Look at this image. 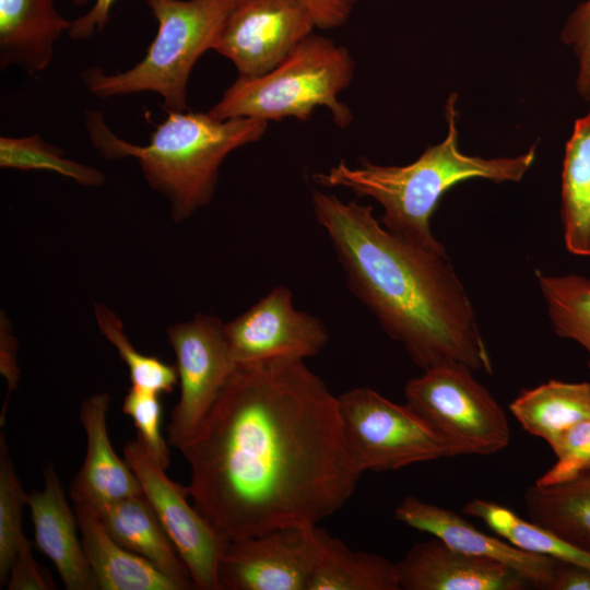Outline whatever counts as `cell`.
<instances>
[{
    "mask_svg": "<svg viewBox=\"0 0 590 590\" xmlns=\"http://www.w3.org/2000/svg\"><path fill=\"white\" fill-rule=\"evenodd\" d=\"M180 451L193 507L227 542L318 524L344 506L362 474L338 397L303 359L236 364Z\"/></svg>",
    "mask_w": 590,
    "mask_h": 590,
    "instance_id": "obj_1",
    "label": "cell"
},
{
    "mask_svg": "<svg viewBox=\"0 0 590 590\" xmlns=\"http://www.w3.org/2000/svg\"><path fill=\"white\" fill-rule=\"evenodd\" d=\"M311 202L350 290L418 367L457 362L492 373L475 311L447 256L391 233L370 205L318 190Z\"/></svg>",
    "mask_w": 590,
    "mask_h": 590,
    "instance_id": "obj_2",
    "label": "cell"
},
{
    "mask_svg": "<svg viewBox=\"0 0 590 590\" xmlns=\"http://www.w3.org/2000/svg\"><path fill=\"white\" fill-rule=\"evenodd\" d=\"M457 94L445 105L448 132L414 162L378 165L362 158L358 166L341 161L312 180L324 188H344L376 200L384 213L380 223L391 233L426 250L446 255L430 231V217L441 197L459 182L483 178L494 182L520 181L535 160L536 145L511 157L485 158L463 153L458 143Z\"/></svg>",
    "mask_w": 590,
    "mask_h": 590,
    "instance_id": "obj_3",
    "label": "cell"
},
{
    "mask_svg": "<svg viewBox=\"0 0 590 590\" xmlns=\"http://www.w3.org/2000/svg\"><path fill=\"white\" fill-rule=\"evenodd\" d=\"M267 126L268 121L256 118L216 120L209 113L167 111L149 143L138 145L116 135L99 111L85 110V127L95 150L109 161L135 158L151 189L167 199L177 223L210 203L224 160L260 140Z\"/></svg>",
    "mask_w": 590,
    "mask_h": 590,
    "instance_id": "obj_4",
    "label": "cell"
},
{
    "mask_svg": "<svg viewBox=\"0 0 590 590\" xmlns=\"http://www.w3.org/2000/svg\"><path fill=\"white\" fill-rule=\"evenodd\" d=\"M354 69L347 48L310 34L266 74L238 75L208 113L216 120H307L317 107H326L335 125L345 128L353 115L339 96L350 85Z\"/></svg>",
    "mask_w": 590,
    "mask_h": 590,
    "instance_id": "obj_5",
    "label": "cell"
},
{
    "mask_svg": "<svg viewBox=\"0 0 590 590\" xmlns=\"http://www.w3.org/2000/svg\"><path fill=\"white\" fill-rule=\"evenodd\" d=\"M237 0H145L157 33L143 59L123 72L83 71L86 90L99 98L155 93L166 111H186L188 82L198 59L213 49Z\"/></svg>",
    "mask_w": 590,
    "mask_h": 590,
    "instance_id": "obj_6",
    "label": "cell"
},
{
    "mask_svg": "<svg viewBox=\"0 0 590 590\" xmlns=\"http://www.w3.org/2000/svg\"><path fill=\"white\" fill-rule=\"evenodd\" d=\"M467 365L441 363L410 379L406 403L444 439L449 457L491 456L510 441L504 409Z\"/></svg>",
    "mask_w": 590,
    "mask_h": 590,
    "instance_id": "obj_7",
    "label": "cell"
},
{
    "mask_svg": "<svg viewBox=\"0 0 590 590\" xmlns=\"http://www.w3.org/2000/svg\"><path fill=\"white\" fill-rule=\"evenodd\" d=\"M338 399L344 437L362 473L449 457L444 439L408 403H394L369 388Z\"/></svg>",
    "mask_w": 590,
    "mask_h": 590,
    "instance_id": "obj_8",
    "label": "cell"
},
{
    "mask_svg": "<svg viewBox=\"0 0 590 590\" xmlns=\"http://www.w3.org/2000/svg\"><path fill=\"white\" fill-rule=\"evenodd\" d=\"M223 324L215 316L198 312L191 320L177 322L166 330L176 355L180 387L166 428V440L179 451L191 439L236 366Z\"/></svg>",
    "mask_w": 590,
    "mask_h": 590,
    "instance_id": "obj_9",
    "label": "cell"
},
{
    "mask_svg": "<svg viewBox=\"0 0 590 590\" xmlns=\"http://www.w3.org/2000/svg\"><path fill=\"white\" fill-rule=\"evenodd\" d=\"M329 534L295 524L228 542L219 563L222 590H307Z\"/></svg>",
    "mask_w": 590,
    "mask_h": 590,
    "instance_id": "obj_10",
    "label": "cell"
},
{
    "mask_svg": "<svg viewBox=\"0 0 590 590\" xmlns=\"http://www.w3.org/2000/svg\"><path fill=\"white\" fill-rule=\"evenodd\" d=\"M123 456L188 567L196 589L222 590L219 563L228 542L189 505L187 487L173 482L138 438L126 444Z\"/></svg>",
    "mask_w": 590,
    "mask_h": 590,
    "instance_id": "obj_11",
    "label": "cell"
},
{
    "mask_svg": "<svg viewBox=\"0 0 590 590\" xmlns=\"http://www.w3.org/2000/svg\"><path fill=\"white\" fill-rule=\"evenodd\" d=\"M315 27L297 0H237L213 50L231 60L238 75L260 76L279 66Z\"/></svg>",
    "mask_w": 590,
    "mask_h": 590,
    "instance_id": "obj_12",
    "label": "cell"
},
{
    "mask_svg": "<svg viewBox=\"0 0 590 590\" xmlns=\"http://www.w3.org/2000/svg\"><path fill=\"white\" fill-rule=\"evenodd\" d=\"M223 333L236 364L271 358L304 361L317 355L329 341L321 319L296 309L285 286H275L224 323Z\"/></svg>",
    "mask_w": 590,
    "mask_h": 590,
    "instance_id": "obj_13",
    "label": "cell"
},
{
    "mask_svg": "<svg viewBox=\"0 0 590 590\" xmlns=\"http://www.w3.org/2000/svg\"><path fill=\"white\" fill-rule=\"evenodd\" d=\"M394 518L434 535L456 551L498 562L517 571L534 588L551 590L556 559L523 551L503 538L484 533L450 509L408 496L397 506Z\"/></svg>",
    "mask_w": 590,
    "mask_h": 590,
    "instance_id": "obj_14",
    "label": "cell"
},
{
    "mask_svg": "<svg viewBox=\"0 0 590 590\" xmlns=\"http://www.w3.org/2000/svg\"><path fill=\"white\" fill-rule=\"evenodd\" d=\"M400 590H526L530 582L491 559L456 551L437 538L415 543L396 564Z\"/></svg>",
    "mask_w": 590,
    "mask_h": 590,
    "instance_id": "obj_15",
    "label": "cell"
},
{
    "mask_svg": "<svg viewBox=\"0 0 590 590\" xmlns=\"http://www.w3.org/2000/svg\"><path fill=\"white\" fill-rule=\"evenodd\" d=\"M44 488L28 495L37 547L54 563L68 590H97L98 585L79 541L73 515L51 464L44 468Z\"/></svg>",
    "mask_w": 590,
    "mask_h": 590,
    "instance_id": "obj_16",
    "label": "cell"
},
{
    "mask_svg": "<svg viewBox=\"0 0 590 590\" xmlns=\"http://www.w3.org/2000/svg\"><path fill=\"white\" fill-rule=\"evenodd\" d=\"M110 396L95 393L85 399L80 420L86 434V456L69 486L72 500L95 503L143 495L142 486L128 465L114 451L107 429Z\"/></svg>",
    "mask_w": 590,
    "mask_h": 590,
    "instance_id": "obj_17",
    "label": "cell"
},
{
    "mask_svg": "<svg viewBox=\"0 0 590 590\" xmlns=\"http://www.w3.org/2000/svg\"><path fill=\"white\" fill-rule=\"evenodd\" d=\"M88 505L117 543L145 557L181 590L196 589L188 567L144 494Z\"/></svg>",
    "mask_w": 590,
    "mask_h": 590,
    "instance_id": "obj_18",
    "label": "cell"
},
{
    "mask_svg": "<svg viewBox=\"0 0 590 590\" xmlns=\"http://www.w3.org/2000/svg\"><path fill=\"white\" fill-rule=\"evenodd\" d=\"M71 23L55 0H0V68L17 67L28 75L44 71Z\"/></svg>",
    "mask_w": 590,
    "mask_h": 590,
    "instance_id": "obj_19",
    "label": "cell"
},
{
    "mask_svg": "<svg viewBox=\"0 0 590 590\" xmlns=\"http://www.w3.org/2000/svg\"><path fill=\"white\" fill-rule=\"evenodd\" d=\"M87 562L101 590H181L145 557L117 543L91 505L74 503Z\"/></svg>",
    "mask_w": 590,
    "mask_h": 590,
    "instance_id": "obj_20",
    "label": "cell"
},
{
    "mask_svg": "<svg viewBox=\"0 0 590 590\" xmlns=\"http://www.w3.org/2000/svg\"><path fill=\"white\" fill-rule=\"evenodd\" d=\"M509 411L526 432L553 448L564 432L590 416V382L551 379L521 390Z\"/></svg>",
    "mask_w": 590,
    "mask_h": 590,
    "instance_id": "obj_21",
    "label": "cell"
},
{
    "mask_svg": "<svg viewBox=\"0 0 590 590\" xmlns=\"http://www.w3.org/2000/svg\"><path fill=\"white\" fill-rule=\"evenodd\" d=\"M560 219L566 249L590 257V109L575 120L565 145Z\"/></svg>",
    "mask_w": 590,
    "mask_h": 590,
    "instance_id": "obj_22",
    "label": "cell"
},
{
    "mask_svg": "<svg viewBox=\"0 0 590 590\" xmlns=\"http://www.w3.org/2000/svg\"><path fill=\"white\" fill-rule=\"evenodd\" d=\"M523 502L531 521L590 554V471L555 485L534 483Z\"/></svg>",
    "mask_w": 590,
    "mask_h": 590,
    "instance_id": "obj_23",
    "label": "cell"
},
{
    "mask_svg": "<svg viewBox=\"0 0 590 590\" xmlns=\"http://www.w3.org/2000/svg\"><path fill=\"white\" fill-rule=\"evenodd\" d=\"M307 590H400L396 564L328 536Z\"/></svg>",
    "mask_w": 590,
    "mask_h": 590,
    "instance_id": "obj_24",
    "label": "cell"
},
{
    "mask_svg": "<svg viewBox=\"0 0 590 590\" xmlns=\"http://www.w3.org/2000/svg\"><path fill=\"white\" fill-rule=\"evenodd\" d=\"M462 512L480 519L497 535L523 551L590 568V554L500 504L475 498L463 506Z\"/></svg>",
    "mask_w": 590,
    "mask_h": 590,
    "instance_id": "obj_25",
    "label": "cell"
},
{
    "mask_svg": "<svg viewBox=\"0 0 590 590\" xmlns=\"http://www.w3.org/2000/svg\"><path fill=\"white\" fill-rule=\"evenodd\" d=\"M554 332L581 345L590 369V278L535 272Z\"/></svg>",
    "mask_w": 590,
    "mask_h": 590,
    "instance_id": "obj_26",
    "label": "cell"
},
{
    "mask_svg": "<svg viewBox=\"0 0 590 590\" xmlns=\"http://www.w3.org/2000/svg\"><path fill=\"white\" fill-rule=\"evenodd\" d=\"M0 166L20 170H48L70 178L84 187L104 182V174L95 168L64 157V152L39 134L0 137Z\"/></svg>",
    "mask_w": 590,
    "mask_h": 590,
    "instance_id": "obj_27",
    "label": "cell"
},
{
    "mask_svg": "<svg viewBox=\"0 0 590 590\" xmlns=\"http://www.w3.org/2000/svg\"><path fill=\"white\" fill-rule=\"evenodd\" d=\"M94 315L101 333L129 368L131 386L158 394L173 392L178 381L176 366L140 353L125 333L120 318L105 305L95 303Z\"/></svg>",
    "mask_w": 590,
    "mask_h": 590,
    "instance_id": "obj_28",
    "label": "cell"
},
{
    "mask_svg": "<svg viewBox=\"0 0 590 590\" xmlns=\"http://www.w3.org/2000/svg\"><path fill=\"white\" fill-rule=\"evenodd\" d=\"M28 495L16 475L4 435L0 436V586L7 585L12 563L27 541L22 530Z\"/></svg>",
    "mask_w": 590,
    "mask_h": 590,
    "instance_id": "obj_29",
    "label": "cell"
},
{
    "mask_svg": "<svg viewBox=\"0 0 590 590\" xmlns=\"http://www.w3.org/2000/svg\"><path fill=\"white\" fill-rule=\"evenodd\" d=\"M122 412L131 417L137 428V438L150 456L166 470L170 464V451L167 440L161 434L160 394L131 386L123 400Z\"/></svg>",
    "mask_w": 590,
    "mask_h": 590,
    "instance_id": "obj_30",
    "label": "cell"
},
{
    "mask_svg": "<svg viewBox=\"0 0 590 590\" xmlns=\"http://www.w3.org/2000/svg\"><path fill=\"white\" fill-rule=\"evenodd\" d=\"M551 449L556 461L535 484L555 485L590 471V416L564 432Z\"/></svg>",
    "mask_w": 590,
    "mask_h": 590,
    "instance_id": "obj_31",
    "label": "cell"
},
{
    "mask_svg": "<svg viewBox=\"0 0 590 590\" xmlns=\"http://www.w3.org/2000/svg\"><path fill=\"white\" fill-rule=\"evenodd\" d=\"M560 40L571 48L577 59L576 92L585 102H590V0L580 2L570 13Z\"/></svg>",
    "mask_w": 590,
    "mask_h": 590,
    "instance_id": "obj_32",
    "label": "cell"
},
{
    "mask_svg": "<svg viewBox=\"0 0 590 590\" xmlns=\"http://www.w3.org/2000/svg\"><path fill=\"white\" fill-rule=\"evenodd\" d=\"M8 590H52L56 585L45 569L36 563L27 540L17 552L7 581Z\"/></svg>",
    "mask_w": 590,
    "mask_h": 590,
    "instance_id": "obj_33",
    "label": "cell"
},
{
    "mask_svg": "<svg viewBox=\"0 0 590 590\" xmlns=\"http://www.w3.org/2000/svg\"><path fill=\"white\" fill-rule=\"evenodd\" d=\"M310 13L316 27L330 30L347 22L359 0H297Z\"/></svg>",
    "mask_w": 590,
    "mask_h": 590,
    "instance_id": "obj_34",
    "label": "cell"
},
{
    "mask_svg": "<svg viewBox=\"0 0 590 590\" xmlns=\"http://www.w3.org/2000/svg\"><path fill=\"white\" fill-rule=\"evenodd\" d=\"M17 342L12 332V327L5 315L1 312L0 322V371L8 382L7 397L1 411V425L5 418L7 404L9 396L16 387L20 378V371L16 363Z\"/></svg>",
    "mask_w": 590,
    "mask_h": 590,
    "instance_id": "obj_35",
    "label": "cell"
},
{
    "mask_svg": "<svg viewBox=\"0 0 590 590\" xmlns=\"http://www.w3.org/2000/svg\"><path fill=\"white\" fill-rule=\"evenodd\" d=\"M76 5L87 0H71ZM115 0H95L93 8L84 15L75 19L68 31L69 36L75 40H86L95 32H102L109 21L110 9Z\"/></svg>",
    "mask_w": 590,
    "mask_h": 590,
    "instance_id": "obj_36",
    "label": "cell"
},
{
    "mask_svg": "<svg viewBox=\"0 0 590 590\" xmlns=\"http://www.w3.org/2000/svg\"><path fill=\"white\" fill-rule=\"evenodd\" d=\"M551 590H590V568L556 559Z\"/></svg>",
    "mask_w": 590,
    "mask_h": 590,
    "instance_id": "obj_37",
    "label": "cell"
}]
</instances>
